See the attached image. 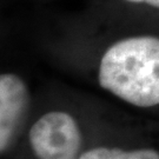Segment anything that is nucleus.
<instances>
[{"mask_svg": "<svg viewBox=\"0 0 159 159\" xmlns=\"http://www.w3.org/2000/svg\"><path fill=\"white\" fill-rule=\"evenodd\" d=\"M96 80L104 92L139 110L159 107V35L131 34L102 52Z\"/></svg>", "mask_w": 159, "mask_h": 159, "instance_id": "1", "label": "nucleus"}, {"mask_svg": "<svg viewBox=\"0 0 159 159\" xmlns=\"http://www.w3.org/2000/svg\"><path fill=\"white\" fill-rule=\"evenodd\" d=\"M26 142L32 159H80L86 148L80 119L66 107H51L30 123Z\"/></svg>", "mask_w": 159, "mask_h": 159, "instance_id": "2", "label": "nucleus"}, {"mask_svg": "<svg viewBox=\"0 0 159 159\" xmlns=\"http://www.w3.org/2000/svg\"><path fill=\"white\" fill-rule=\"evenodd\" d=\"M32 92L27 81L13 71L0 74V154L16 148L29 129Z\"/></svg>", "mask_w": 159, "mask_h": 159, "instance_id": "3", "label": "nucleus"}, {"mask_svg": "<svg viewBox=\"0 0 159 159\" xmlns=\"http://www.w3.org/2000/svg\"><path fill=\"white\" fill-rule=\"evenodd\" d=\"M80 159H159V148L153 145H125L98 143L86 145Z\"/></svg>", "mask_w": 159, "mask_h": 159, "instance_id": "4", "label": "nucleus"}, {"mask_svg": "<svg viewBox=\"0 0 159 159\" xmlns=\"http://www.w3.org/2000/svg\"><path fill=\"white\" fill-rule=\"evenodd\" d=\"M129 4H133V5H142L148 6L154 10H159V0H123Z\"/></svg>", "mask_w": 159, "mask_h": 159, "instance_id": "5", "label": "nucleus"}]
</instances>
